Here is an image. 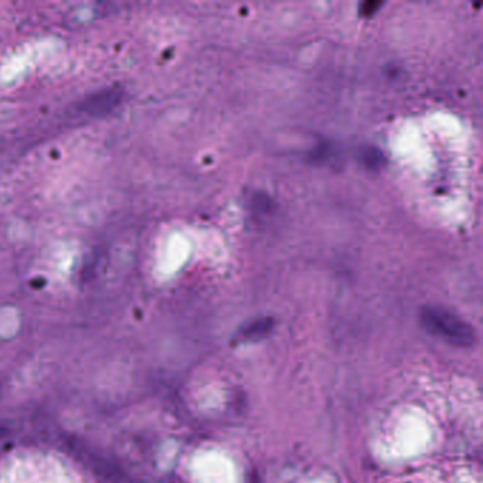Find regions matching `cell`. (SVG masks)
<instances>
[{"label":"cell","mask_w":483,"mask_h":483,"mask_svg":"<svg viewBox=\"0 0 483 483\" xmlns=\"http://www.w3.org/2000/svg\"><path fill=\"white\" fill-rule=\"evenodd\" d=\"M419 320L428 333L440 337L449 345L472 348L476 343L473 326L444 306H424L419 312Z\"/></svg>","instance_id":"obj_1"},{"label":"cell","mask_w":483,"mask_h":483,"mask_svg":"<svg viewBox=\"0 0 483 483\" xmlns=\"http://www.w3.org/2000/svg\"><path fill=\"white\" fill-rule=\"evenodd\" d=\"M271 326H272L271 319H260L253 322L247 327H244L239 334L244 341H255V339H260L261 336H265L269 332Z\"/></svg>","instance_id":"obj_2"},{"label":"cell","mask_w":483,"mask_h":483,"mask_svg":"<svg viewBox=\"0 0 483 483\" xmlns=\"http://www.w3.org/2000/svg\"><path fill=\"white\" fill-rule=\"evenodd\" d=\"M380 8H381V3H378V2H366V3H362V6H360V15H362V16H366V17H370V16H373Z\"/></svg>","instance_id":"obj_3"}]
</instances>
